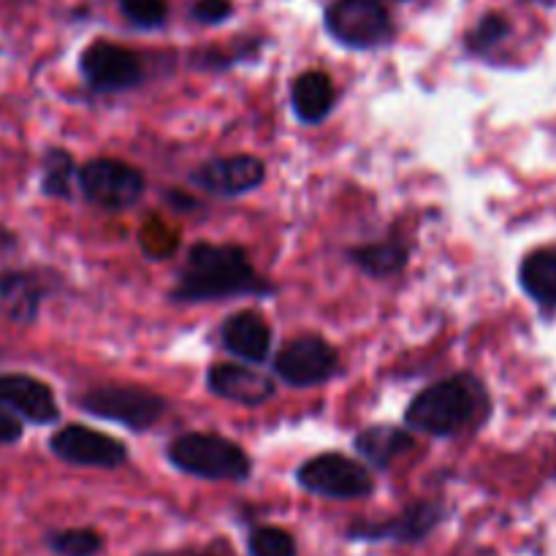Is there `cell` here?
<instances>
[{
  "label": "cell",
  "instance_id": "cell-1",
  "mask_svg": "<svg viewBox=\"0 0 556 556\" xmlns=\"http://www.w3.org/2000/svg\"><path fill=\"white\" fill-rule=\"evenodd\" d=\"M266 296L275 286L266 282L250 264L248 253L237 244L199 242L185 258L179 280L174 286V302H212L231 296Z\"/></svg>",
  "mask_w": 556,
  "mask_h": 556
},
{
  "label": "cell",
  "instance_id": "cell-2",
  "mask_svg": "<svg viewBox=\"0 0 556 556\" xmlns=\"http://www.w3.org/2000/svg\"><path fill=\"white\" fill-rule=\"evenodd\" d=\"M489 410L486 389L472 375H454L424 389L410 402L405 424L432 438H454Z\"/></svg>",
  "mask_w": 556,
  "mask_h": 556
},
{
  "label": "cell",
  "instance_id": "cell-3",
  "mask_svg": "<svg viewBox=\"0 0 556 556\" xmlns=\"http://www.w3.org/2000/svg\"><path fill=\"white\" fill-rule=\"evenodd\" d=\"M168 459L177 470L206 481H248L250 476V456L220 434H179L168 445Z\"/></svg>",
  "mask_w": 556,
  "mask_h": 556
},
{
  "label": "cell",
  "instance_id": "cell-4",
  "mask_svg": "<svg viewBox=\"0 0 556 556\" xmlns=\"http://www.w3.org/2000/svg\"><path fill=\"white\" fill-rule=\"evenodd\" d=\"M79 407L96 418H106L134 432H144L166 416L168 402L139 386H98L79 396Z\"/></svg>",
  "mask_w": 556,
  "mask_h": 556
},
{
  "label": "cell",
  "instance_id": "cell-5",
  "mask_svg": "<svg viewBox=\"0 0 556 556\" xmlns=\"http://www.w3.org/2000/svg\"><path fill=\"white\" fill-rule=\"evenodd\" d=\"M76 179H79L81 195L90 204L109 212L128 210L144 195V174L130 163L114 161V157L87 161L76 172Z\"/></svg>",
  "mask_w": 556,
  "mask_h": 556
},
{
  "label": "cell",
  "instance_id": "cell-6",
  "mask_svg": "<svg viewBox=\"0 0 556 556\" xmlns=\"http://www.w3.org/2000/svg\"><path fill=\"white\" fill-rule=\"evenodd\" d=\"M296 481L307 492L329 500H362L369 497L375 489L372 472L342 454H324L304 462L296 472Z\"/></svg>",
  "mask_w": 556,
  "mask_h": 556
},
{
  "label": "cell",
  "instance_id": "cell-7",
  "mask_svg": "<svg viewBox=\"0 0 556 556\" xmlns=\"http://www.w3.org/2000/svg\"><path fill=\"white\" fill-rule=\"evenodd\" d=\"M326 27L351 49H372L389 41L391 16L378 0H334L326 11Z\"/></svg>",
  "mask_w": 556,
  "mask_h": 556
},
{
  "label": "cell",
  "instance_id": "cell-8",
  "mask_svg": "<svg viewBox=\"0 0 556 556\" xmlns=\"http://www.w3.org/2000/svg\"><path fill=\"white\" fill-rule=\"evenodd\" d=\"M337 367H340V358L324 337H299V340L288 342L275 358L277 378L296 389H313V386L326 383L337 372Z\"/></svg>",
  "mask_w": 556,
  "mask_h": 556
},
{
  "label": "cell",
  "instance_id": "cell-9",
  "mask_svg": "<svg viewBox=\"0 0 556 556\" xmlns=\"http://www.w3.org/2000/svg\"><path fill=\"white\" fill-rule=\"evenodd\" d=\"M49 448L58 459L68 462L76 467H101V470H114L128 462V451L112 434L96 432L81 424H68L58 429L49 440Z\"/></svg>",
  "mask_w": 556,
  "mask_h": 556
},
{
  "label": "cell",
  "instance_id": "cell-10",
  "mask_svg": "<svg viewBox=\"0 0 556 556\" xmlns=\"http://www.w3.org/2000/svg\"><path fill=\"white\" fill-rule=\"evenodd\" d=\"M81 76L87 85L98 92H123L130 90L141 81L144 71H141L139 58L130 49L117 47L109 41H96L81 52L79 60Z\"/></svg>",
  "mask_w": 556,
  "mask_h": 556
},
{
  "label": "cell",
  "instance_id": "cell-11",
  "mask_svg": "<svg viewBox=\"0 0 556 556\" xmlns=\"http://www.w3.org/2000/svg\"><path fill=\"white\" fill-rule=\"evenodd\" d=\"M0 405L27 424L47 427L60 418L58 400L43 380L22 372L0 375Z\"/></svg>",
  "mask_w": 556,
  "mask_h": 556
},
{
  "label": "cell",
  "instance_id": "cell-12",
  "mask_svg": "<svg viewBox=\"0 0 556 556\" xmlns=\"http://www.w3.org/2000/svg\"><path fill=\"white\" fill-rule=\"evenodd\" d=\"M195 185L215 195H244L258 188L266 179V166L255 155H231L215 157L195 172Z\"/></svg>",
  "mask_w": 556,
  "mask_h": 556
},
{
  "label": "cell",
  "instance_id": "cell-13",
  "mask_svg": "<svg viewBox=\"0 0 556 556\" xmlns=\"http://www.w3.org/2000/svg\"><path fill=\"white\" fill-rule=\"evenodd\" d=\"M443 521V508L434 503H416L402 516L378 525H353L348 530L351 541H396V543H418Z\"/></svg>",
  "mask_w": 556,
  "mask_h": 556
},
{
  "label": "cell",
  "instance_id": "cell-14",
  "mask_svg": "<svg viewBox=\"0 0 556 556\" xmlns=\"http://www.w3.org/2000/svg\"><path fill=\"white\" fill-rule=\"evenodd\" d=\"M206 386L215 396L244 407H258L275 396V383L258 369L244 364H217L206 375Z\"/></svg>",
  "mask_w": 556,
  "mask_h": 556
},
{
  "label": "cell",
  "instance_id": "cell-15",
  "mask_svg": "<svg viewBox=\"0 0 556 556\" xmlns=\"http://www.w3.org/2000/svg\"><path fill=\"white\" fill-rule=\"evenodd\" d=\"M220 337L223 348L248 364H264L266 356H269L271 329L258 313L244 309V313L231 315V318L223 324Z\"/></svg>",
  "mask_w": 556,
  "mask_h": 556
},
{
  "label": "cell",
  "instance_id": "cell-16",
  "mask_svg": "<svg viewBox=\"0 0 556 556\" xmlns=\"http://www.w3.org/2000/svg\"><path fill=\"white\" fill-rule=\"evenodd\" d=\"M334 81L324 71H304L302 76H296V81L291 87L293 112L307 125H315L329 117L331 109H334Z\"/></svg>",
  "mask_w": 556,
  "mask_h": 556
},
{
  "label": "cell",
  "instance_id": "cell-17",
  "mask_svg": "<svg viewBox=\"0 0 556 556\" xmlns=\"http://www.w3.org/2000/svg\"><path fill=\"white\" fill-rule=\"evenodd\" d=\"M43 288L27 271H0V313L14 324H33L41 309Z\"/></svg>",
  "mask_w": 556,
  "mask_h": 556
},
{
  "label": "cell",
  "instance_id": "cell-18",
  "mask_svg": "<svg viewBox=\"0 0 556 556\" xmlns=\"http://www.w3.org/2000/svg\"><path fill=\"white\" fill-rule=\"evenodd\" d=\"M413 445L416 443H413L410 432L396 427H383V424H380V427H369L356 434V451L369 462V465L380 467V470L394 465V462L400 459V456H405Z\"/></svg>",
  "mask_w": 556,
  "mask_h": 556
},
{
  "label": "cell",
  "instance_id": "cell-19",
  "mask_svg": "<svg viewBox=\"0 0 556 556\" xmlns=\"http://www.w3.org/2000/svg\"><path fill=\"white\" fill-rule=\"evenodd\" d=\"M348 258H351L358 269L367 271V275L391 277L396 275V271L405 269L410 253H407L405 242H400V239H386V242L353 248L351 253H348Z\"/></svg>",
  "mask_w": 556,
  "mask_h": 556
},
{
  "label": "cell",
  "instance_id": "cell-20",
  "mask_svg": "<svg viewBox=\"0 0 556 556\" xmlns=\"http://www.w3.org/2000/svg\"><path fill=\"white\" fill-rule=\"evenodd\" d=\"M521 288L535 302L556 304V250H535L521 261Z\"/></svg>",
  "mask_w": 556,
  "mask_h": 556
},
{
  "label": "cell",
  "instance_id": "cell-21",
  "mask_svg": "<svg viewBox=\"0 0 556 556\" xmlns=\"http://www.w3.org/2000/svg\"><path fill=\"white\" fill-rule=\"evenodd\" d=\"M76 166L74 157L60 147H52L43 155V172H41V190L52 199H71V179H74Z\"/></svg>",
  "mask_w": 556,
  "mask_h": 556
},
{
  "label": "cell",
  "instance_id": "cell-22",
  "mask_svg": "<svg viewBox=\"0 0 556 556\" xmlns=\"http://www.w3.org/2000/svg\"><path fill=\"white\" fill-rule=\"evenodd\" d=\"M47 546L58 556H98L103 548V538L92 530H60L49 532Z\"/></svg>",
  "mask_w": 556,
  "mask_h": 556
},
{
  "label": "cell",
  "instance_id": "cell-23",
  "mask_svg": "<svg viewBox=\"0 0 556 556\" xmlns=\"http://www.w3.org/2000/svg\"><path fill=\"white\" fill-rule=\"evenodd\" d=\"M250 556H296V541L280 527H258L248 538Z\"/></svg>",
  "mask_w": 556,
  "mask_h": 556
},
{
  "label": "cell",
  "instance_id": "cell-24",
  "mask_svg": "<svg viewBox=\"0 0 556 556\" xmlns=\"http://www.w3.org/2000/svg\"><path fill=\"white\" fill-rule=\"evenodd\" d=\"M119 9L136 27H161L166 22V0H119Z\"/></svg>",
  "mask_w": 556,
  "mask_h": 556
},
{
  "label": "cell",
  "instance_id": "cell-25",
  "mask_svg": "<svg viewBox=\"0 0 556 556\" xmlns=\"http://www.w3.org/2000/svg\"><path fill=\"white\" fill-rule=\"evenodd\" d=\"M510 33V22L505 20L503 14H486L481 22L476 25V30L470 33V49L476 52H486V49L497 47L500 41H505Z\"/></svg>",
  "mask_w": 556,
  "mask_h": 556
},
{
  "label": "cell",
  "instance_id": "cell-26",
  "mask_svg": "<svg viewBox=\"0 0 556 556\" xmlns=\"http://www.w3.org/2000/svg\"><path fill=\"white\" fill-rule=\"evenodd\" d=\"M231 11V0H199V3L193 5V16L199 22H204V25H217V22L228 20Z\"/></svg>",
  "mask_w": 556,
  "mask_h": 556
},
{
  "label": "cell",
  "instance_id": "cell-27",
  "mask_svg": "<svg viewBox=\"0 0 556 556\" xmlns=\"http://www.w3.org/2000/svg\"><path fill=\"white\" fill-rule=\"evenodd\" d=\"M22 440V418L0 405V445H14Z\"/></svg>",
  "mask_w": 556,
  "mask_h": 556
},
{
  "label": "cell",
  "instance_id": "cell-28",
  "mask_svg": "<svg viewBox=\"0 0 556 556\" xmlns=\"http://www.w3.org/2000/svg\"><path fill=\"white\" fill-rule=\"evenodd\" d=\"M152 556H172V554H152ZM182 556H190V554H182Z\"/></svg>",
  "mask_w": 556,
  "mask_h": 556
},
{
  "label": "cell",
  "instance_id": "cell-29",
  "mask_svg": "<svg viewBox=\"0 0 556 556\" xmlns=\"http://www.w3.org/2000/svg\"><path fill=\"white\" fill-rule=\"evenodd\" d=\"M543 3H546V0H543Z\"/></svg>",
  "mask_w": 556,
  "mask_h": 556
}]
</instances>
